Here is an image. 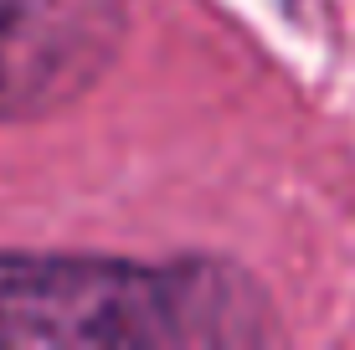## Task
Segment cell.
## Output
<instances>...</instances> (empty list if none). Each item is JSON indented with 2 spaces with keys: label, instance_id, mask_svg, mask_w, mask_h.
I'll list each match as a JSON object with an SVG mask.
<instances>
[{
  "label": "cell",
  "instance_id": "obj_1",
  "mask_svg": "<svg viewBox=\"0 0 355 350\" xmlns=\"http://www.w3.org/2000/svg\"><path fill=\"white\" fill-rule=\"evenodd\" d=\"M288 330L227 252L0 247V350H268Z\"/></svg>",
  "mask_w": 355,
  "mask_h": 350
},
{
  "label": "cell",
  "instance_id": "obj_2",
  "mask_svg": "<svg viewBox=\"0 0 355 350\" xmlns=\"http://www.w3.org/2000/svg\"><path fill=\"white\" fill-rule=\"evenodd\" d=\"M139 0H0V129L83 103L124 57Z\"/></svg>",
  "mask_w": 355,
  "mask_h": 350
}]
</instances>
